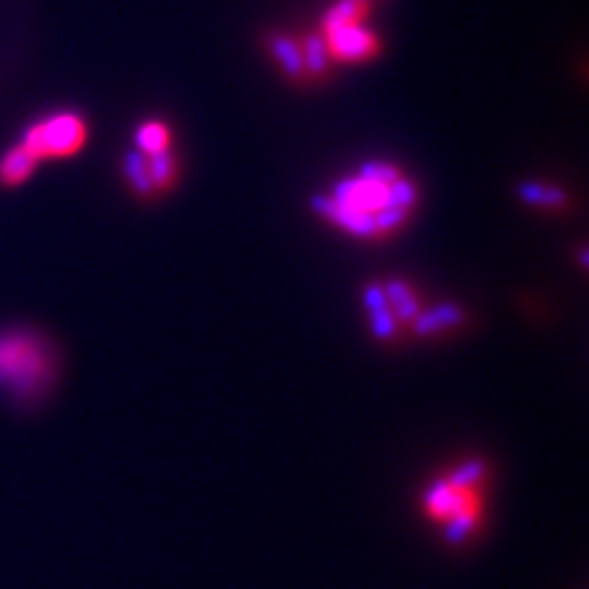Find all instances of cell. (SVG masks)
I'll return each mask as SVG.
<instances>
[{"instance_id": "obj_1", "label": "cell", "mask_w": 589, "mask_h": 589, "mask_svg": "<svg viewBox=\"0 0 589 589\" xmlns=\"http://www.w3.org/2000/svg\"><path fill=\"white\" fill-rule=\"evenodd\" d=\"M418 202L415 183L388 161H369L314 200L322 219L360 240H382L407 224Z\"/></svg>"}, {"instance_id": "obj_8", "label": "cell", "mask_w": 589, "mask_h": 589, "mask_svg": "<svg viewBox=\"0 0 589 589\" xmlns=\"http://www.w3.org/2000/svg\"><path fill=\"white\" fill-rule=\"evenodd\" d=\"M270 52L279 63L281 69L290 74L292 80H306V63H303V47H300V39H292V36H273L270 39Z\"/></svg>"}, {"instance_id": "obj_7", "label": "cell", "mask_w": 589, "mask_h": 589, "mask_svg": "<svg viewBox=\"0 0 589 589\" xmlns=\"http://www.w3.org/2000/svg\"><path fill=\"white\" fill-rule=\"evenodd\" d=\"M322 39L328 44L330 58L344 60V63H363V60L374 58L380 50V39L363 22L322 28Z\"/></svg>"}, {"instance_id": "obj_3", "label": "cell", "mask_w": 589, "mask_h": 589, "mask_svg": "<svg viewBox=\"0 0 589 589\" xmlns=\"http://www.w3.org/2000/svg\"><path fill=\"white\" fill-rule=\"evenodd\" d=\"M58 377V360L50 341L33 330L0 333V388L17 401L41 399Z\"/></svg>"}, {"instance_id": "obj_5", "label": "cell", "mask_w": 589, "mask_h": 589, "mask_svg": "<svg viewBox=\"0 0 589 589\" xmlns=\"http://www.w3.org/2000/svg\"><path fill=\"white\" fill-rule=\"evenodd\" d=\"M85 137H88L85 120L74 112H60L30 126L20 145L36 161L58 159V156H74L85 145Z\"/></svg>"}, {"instance_id": "obj_4", "label": "cell", "mask_w": 589, "mask_h": 589, "mask_svg": "<svg viewBox=\"0 0 589 589\" xmlns=\"http://www.w3.org/2000/svg\"><path fill=\"white\" fill-rule=\"evenodd\" d=\"M366 311L377 339H396L401 330L415 333L426 309L418 292L407 281H388V284H371L366 290Z\"/></svg>"}, {"instance_id": "obj_9", "label": "cell", "mask_w": 589, "mask_h": 589, "mask_svg": "<svg viewBox=\"0 0 589 589\" xmlns=\"http://www.w3.org/2000/svg\"><path fill=\"white\" fill-rule=\"evenodd\" d=\"M33 170H36V159L22 145H17L0 161V180L6 186H20L22 180H28L33 175Z\"/></svg>"}, {"instance_id": "obj_12", "label": "cell", "mask_w": 589, "mask_h": 589, "mask_svg": "<svg viewBox=\"0 0 589 589\" xmlns=\"http://www.w3.org/2000/svg\"><path fill=\"white\" fill-rule=\"evenodd\" d=\"M300 47H303V63H306L309 77H320L328 71L330 52L322 36H306V39H300Z\"/></svg>"}, {"instance_id": "obj_11", "label": "cell", "mask_w": 589, "mask_h": 589, "mask_svg": "<svg viewBox=\"0 0 589 589\" xmlns=\"http://www.w3.org/2000/svg\"><path fill=\"white\" fill-rule=\"evenodd\" d=\"M137 150L140 153H161V150H170V129L159 123V120H148V123H142L140 129H137Z\"/></svg>"}, {"instance_id": "obj_6", "label": "cell", "mask_w": 589, "mask_h": 589, "mask_svg": "<svg viewBox=\"0 0 589 589\" xmlns=\"http://www.w3.org/2000/svg\"><path fill=\"white\" fill-rule=\"evenodd\" d=\"M123 172H126V180L129 186L140 197H153V194H161L167 191L175 183V172H178V164H175V156L172 150H161V153H140V150H131L126 153V161H123Z\"/></svg>"}, {"instance_id": "obj_2", "label": "cell", "mask_w": 589, "mask_h": 589, "mask_svg": "<svg viewBox=\"0 0 589 589\" xmlns=\"http://www.w3.org/2000/svg\"><path fill=\"white\" fill-rule=\"evenodd\" d=\"M489 502V467L480 459L453 464L431 480L420 510L450 543H464L480 530Z\"/></svg>"}, {"instance_id": "obj_10", "label": "cell", "mask_w": 589, "mask_h": 589, "mask_svg": "<svg viewBox=\"0 0 589 589\" xmlns=\"http://www.w3.org/2000/svg\"><path fill=\"white\" fill-rule=\"evenodd\" d=\"M521 200L530 202V205H535V208H562L565 202H568V194L562 189H557V186H546V183H535V180H530V183H524L519 189Z\"/></svg>"}]
</instances>
